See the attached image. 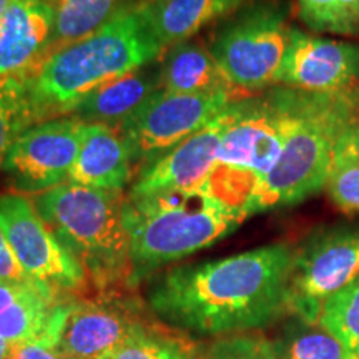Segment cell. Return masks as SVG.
<instances>
[{"mask_svg": "<svg viewBox=\"0 0 359 359\" xmlns=\"http://www.w3.org/2000/svg\"><path fill=\"white\" fill-rule=\"evenodd\" d=\"M359 123V88L343 93L303 92L298 120L280 158L259 183L248 217L294 206L325 183L338 145Z\"/></svg>", "mask_w": 359, "mask_h": 359, "instance_id": "cell-4", "label": "cell"}, {"mask_svg": "<svg viewBox=\"0 0 359 359\" xmlns=\"http://www.w3.org/2000/svg\"><path fill=\"white\" fill-rule=\"evenodd\" d=\"M248 4L250 0H143L142 8L161 47L170 48Z\"/></svg>", "mask_w": 359, "mask_h": 359, "instance_id": "cell-18", "label": "cell"}, {"mask_svg": "<svg viewBox=\"0 0 359 359\" xmlns=\"http://www.w3.org/2000/svg\"><path fill=\"white\" fill-rule=\"evenodd\" d=\"M201 349L168 326L147 318L115 349L110 359H200Z\"/></svg>", "mask_w": 359, "mask_h": 359, "instance_id": "cell-22", "label": "cell"}, {"mask_svg": "<svg viewBox=\"0 0 359 359\" xmlns=\"http://www.w3.org/2000/svg\"><path fill=\"white\" fill-rule=\"evenodd\" d=\"M230 122V107L196 133L151 161L137 175L128 195L196 190L203 187L218 160V148Z\"/></svg>", "mask_w": 359, "mask_h": 359, "instance_id": "cell-13", "label": "cell"}, {"mask_svg": "<svg viewBox=\"0 0 359 359\" xmlns=\"http://www.w3.org/2000/svg\"><path fill=\"white\" fill-rule=\"evenodd\" d=\"M52 37L47 0H12L0 19V75L29 77L50 52Z\"/></svg>", "mask_w": 359, "mask_h": 359, "instance_id": "cell-15", "label": "cell"}, {"mask_svg": "<svg viewBox=\"0 0 359 359\" xmlns=\"http://www.w3.org/2000/svg\"><path fill=\"white\" fill-rule=\"evenodd\" d=\"M290 318L275 341L278 359H353L346 346L320 323L311 325L296 316Z\"/></svg>", "mask_w": 359, "mask_h": 359, "instance_id": "cell-23", "label": "cell"}, {"mask_svg": "<svg viewBox=\"0 0 359 359\" xmlns=\"http://www.w3.org/2000/svg\"><path fill=\"white\" fill-rule=\"evenodd\" d=\"M318 323L359 358V276L323 304Z\"/></svg>", "mask_w": 359, "mask_h": 359, "instance_id": "cell-26", "label": "cell"}, {"mask_svg": "<svg viewBox=\"0 0 359 359\" xmlns=\"http://www.w3.org/2000/svg\"><path fill=\"white\" fill-rule=\"evenodd\" d=\"M294 248L273 243L167 269L148 288L150 311L163 325L198 336L259 331L290 316Z\"/></svg>", "mask_w": 359, "mask_h": 359, "instance_id": "cell-1", "label": "cell"}, {"mask_svg": "<svg viewBox=\"0 0 359 359\" xmlns=\"http://www.w3.org/2000/svg\"><path fill=\"white\" fill-rule=\"evenodd\" d=\"M11 2L12 0H0V19H2V15L6 13L8 6H11Z\"/></svg>", "mask_w": 359, "mask_h": 359, "instance_id": "cell-33", "label": "cell"}, {"mask_svg": "<svg viewBox=\"0 0 359 359\" xmlns=\"http://www.w3.org/2000/svg\"><path fill=\"white\" fill-rule=\"evenodd\" d=\"M109 359H110V358H109Z\"/></svg>", "mask_w": 359, "mask_h": 359, "instance_id": "cell-37", "label": "cell"}, {"mask_svg": "<svg viewBox=\"0 0 359 359\" xmlns=\"http://www.w3.org/2000/svg\"><path fill=\"white\" fill-rule=\"evenodd\" d=\"M354 135H356V142H358V145H359V125L356 128H354Z\"/></svg>", "mask_w": 359, "mask_h": 359, "instance_id": "cell-35", "label": "cell"}, {"mask_svg": "<svg viewBox=\"0 0 359 359\" xmlns=\"http://www.w3.org/2000/svg\"><path fill=\"white\" fill-rule=\"evenodd\" d=\"M39 217L97 288L128 285L130 240L123 224V191L65 182L32 196Z\"/></svg>", "mask_w": 359, "mask_h": 359, "instance_id": "cell-5", "label": "cell"}, {"mask_svg": "<svg viewBox=\"0 0 359 359\" xmlns=\"http://www.w3.org/2000/svg\"><path fill=\"white\" fill-rule=\"evenodd\" d=\"M67 311H69V303H58L47 330L32 339L12 344L7 359H58Z\"/></svg>", "mask_w": 359, "mask_h": 359, "instance_id": "cell-29", "label": "cell"}, {"mask_svg": "<svg viewBox=\"0 0 359 359\" xmlns=\"http://www.w3.org/2000/svg\"><path fill=\"white\" fill-rule=\"evenodd\" d=\"M200 359H278L275 343L259 331H246L218 336L205 349Z\"/></svg>", "mask_w": 359, "mask_h": 359, "instance_id": "cell-28", "label": "cell"}, {"mask_svg": "<svg viewBox=\"0 0 359 359\" xmlns=\"http://www.w3.org/2000/svg\"><path fill=\"white\" fill-rule=\"evenodd\" d=\"M356 127L349 130L338 145L325 183L327 198L348 217L359 215V145L354 135Z\"/></svg>", "mask_w": 359, "mask_h": 359, "instance_id": "cell-24", "label": "cell"}, {"mask_svg": "<svg viewBox=\"0 0 359 359\" xmlns=\"http://www.w3.org/2000/svg\"><path fill=\"white\" fill-rule=\"evenodd\" d=\"M132 172L127 145L118 128L88 123L69 182L98 190L123 191Z\"/></svg>", "mask_w": 359, "mask_h": 359, "instance_id": "cell-17", "label": "cell"}, {"mask_svg": "<svg viewBox=\"0 0 359 359\" xmlns=\"http://www.w3.org/2000/svg\"><path fill=\"white\" fill-rule=\"evenodd\" d=\"M88 123L65 115L25 130L4 160L6 183L17 195H40L69 182Z\"/></svg>", "mask_w": 359, "mask_h": 359, "instance_id": "cell-10", "label": "cell"}, {"mask_svg": "<svg viewBox=\"0 0 359 359\" xmlns=\"http://www.w3.org/2000/svg\"><path fill=\"white\" fill-rule=\"evenodd\" d=\"M278 85L308 93L359 88V43L311 35L293 27Z\"/></svg>", "mask_w": 359, "mask_h": 359, "instance_id": "cell-12", "label": "cell"}, {"mask_svg": "<svg viewBox=\"0 0 359 359\" xmlns=\"http://www.w3.org/2000/svg\"><path fill=\"white\" fill-rule=\"evenodd\" d=\"M140 2L142 0H47L53 13L50 52L88 37Z\"/></svg>", "mask_w": 359, "mask_h": 359, "instance_id": "cell-20", "label": "cell"}, {"mask_svg": "<svg viewBox=\"0 0 359 359\" xmlns=\"http://www.w3.org/2000/svg\"><path fill=\"white\" fill-rule=\"evenodd\" d=\"M161 65V90L173 93H208L231 87L218 62L198 42H183L170 47ZM238 92V90H236Z\"/></svg>", "mask_w": 359, "mask_h": 359, "instance_id": "cell-19", "label": "cell"}, {"mask_svg": "<svg viewBox=\"0 0 359 359\" xmlns=\"http://www.w3.org/2000/svg\"><path fill=\"white\" fill-rule=\"evenodd\" d=\"M35 123L27 79L0 75V170L13 142Z\"/></svg>", "mask_w": 359, "mask_h": 359, "instance_id": "cell-25", "label": "cell"}, {"mask_svg": "<svg viewBox=\"0 0 359 359\" xmlns=\"http://www.w3.org/2000/svg\"><path fill=\"white\" fill-rule=\"evenodd\" d=\"M11 346L12 344L8 343L0 336V359H7L8 358V353H11Z\"/></svg>", "mask_w": 359, "mask_h": 359, "instance_id": "cell-32", "label": "cell"}, {"mask_svg": "<svg viewBox=\"0 0 359 359\" xmlns=\"http://www.w3.org/2000/svg\"><path fill=\"white\" fill-rule=\"evenodd\" d=\"M293 27L278 2H250L215 32L210 52L224 77L241 93L278 85Z\"/></svg>", "mask_w": 359, "mask_h": 359, "instance_id": "cell-6", "label": "cell"}, {"mask_svg": "<svg viewBox=\"0 0 359 359\" xmlns=\"http://www.w3.org/2000/svg\"><path fill=\"white\" fill-rule=\"evenodd\" d=\"M58 303V291L24 286L11 306L0 313V336L11 344L35 338L50 325Z\"/></svg>", "mask_w": 359, "mask_h": 359, "instance_id": "cell-21", "label": "cell"}, {"mask_svg": "<svg viewBox=\"0 0 359 359\" xmlns=\"http://www.w3.org/2000/svg\"><path fill=\"white\" fill-rule=\"evenodd\" d=\"M123 224L130 240L128 285L137 286L165 264L190 257L228 236L245 222L206 191L196 190L125 195Z\"/></svg>", "mask_w": 359, "mask_h": 359, "instance_id": "cell-3", "label": "cell"}, {"mask_svg": "<svg viewBox=\"0 0 359 359\" xmlns=\"http://www.w3.org/2000/svg\"><path fill=\"white\" fill-rule=\"evenodd\" d=\"M298 17L313 32L359 35V0H298Z\"/></svg>", "mask_w": 359, "mask_h": 359, "instance_id": "cell-27", "label": "cell"}, {"mask_svg": "<svg viewBox=\"0 0 359 359\" xmlns=\"http://www.w3.org/2000/svg\"><path fill=\"white\" fill-rule=\"evenodd\" d=\"M142 2L88 37L50 52L25 77L37 123L69 115L95 88L158 60L165 48L151 32Z\"/></svg>", "mask_w": 359, "mask_h": 359, "instance_id": "cell-2", "label": "cell"}, {"mask_svg": "<svg viewBox=\"0 0 359 359\" xmlns=\"http://www.w3.org/2000/svg\"><path fill=\"white\" fill-rule=\"evenodd\" d=\"M58 359H85V358H79V356H74V354L60 353V354H58Z\"/></svg>", "mask_w": 359, "mask_h": 359, "instance_id": "cell-34", "label": "cell"}, {"mask_svg": "<svg viewBox=\"0 0 359 359\" xmlns=\"http://www.w3.org/2000/svg\"><path fill=\"white\" fill-rule=\"evenodd\" d=\"M359 276V224L313 231L294 248L290 276V316L316 325L323 304Z\"/></svg>", "mask_w": 359, "mask_h": 359, "instance_id": "cell-9", "label": "cell"}, {"mask_svg": "<svg viewBox=\"0 0 359 359\" xmlns=\"http://www.w3.org/2000/svg\"><path fill=\"white\" fill-rule=\"evenodd\" d=\"M158 90H161V65L156 60L95 88L85 95L69 115L85 123L116 128Z\"/></svg>", "mask_w": 359, "mask_h": 359, "instance_id": "cell-16", "label": "cell"}, {"mask_svg": "<svg viewBox=\"0 0 359 359\" xmlns=\"http://www.w3.org/2000/svg\"><path fill=\"white\" fill-rule=\"evenodd\" d=\"M24 286H29V285H17V283L0 281V313H4L8 306H11L13 299L19 296Z\"/></svg>", "mask_w": 359, "mask_h": 359, "instance_id": "cell-31", "label": "cell"}, {"mask_svg": "<svg viewBox=\"0 0 359 359\" xmlns=\"http://www.w3.org/2000/svg\"><path fill=\"white\" fill-rule=\"evenodd\" d=\"M0 228L25 273L55 291H80L88 285L85 269L58 243L25 195H0Z\"/></svg>", "mask_w": 359, "mask_h": 359, "instance_id": "cell-11", "label": "cell"}, {"mask_svg": "<svg viewBox=\"0 0 359 359\" xmlns=\"http://www.w3.org/2000/svg\"><path fill=\"white\" fill-rule=\"evenodd\" d=\"M302 100L303 92L280 85L233 102L217 165L263 180L293 132Z\"/></svg>", "mask_w": 359, "mask_h": 359, "instance_id": "cell-7", "label": "cell"}, {"mask_svg": "<svg viewBox=\"0 0 359 359\" xmlns=\"http://www.w3.org/2000/svg\"><path fill=\"white\" fill-rule=\"evenodd\" d=\"M354 359H359V358H354Z\"/></svg>", "mask_w": 359, "mask_h": 359, "instance_id": "cell-36", "label": "cell"}, {"mask_svg": "<svg viewBox=\"0 0 359 359\" xmlns=\"http://www.w3.org/2000/svg\"><path fill=\"white\" fill-rule=\"evenodd\" d=\"M142 309L130 299L72 302L60 338V353L85 359H109L140 323Z\"/></svg>", "mask_w": 359, "mask_h": 359, "instance_id": "cell-14", "label": "cell"}, {"mask_svg": "<svg viewBox=\"0 0 359 359\" xmlns=\"http://www.w3.org/2000/svg\"><path fill=\"white\" fill-rule=\"evenodd\" d=\"M0 281L17 283V285H29V286H37V288L52 290V288H48V286H43V285H40V283L34 281L32 278L27 275L25 269L22 268L20 262L17 259L15 253H13L11 243H8L6 235H4L2 228H0Z\"/></svg>", "mask_w": 359, "mask_h": 359, "instance_id": "cell-30", "label": "cell"}, {"mask_svg": "<svg viewBox=\"0 0 359 359\" xmlns=\"http://www.w3.org/2000/svg\"><path fill=\"white\" fill-rule=\"evenodd\" d=\"M236 90L208 93H173L158 90L130 118L118 125L132 168L140 172L190 135L210 123L238 98Z\"/></svg>", "mask_w": 359, "mask_h": 359, "instance_id": "cell-8", "label": "cell"}]
</instances>
